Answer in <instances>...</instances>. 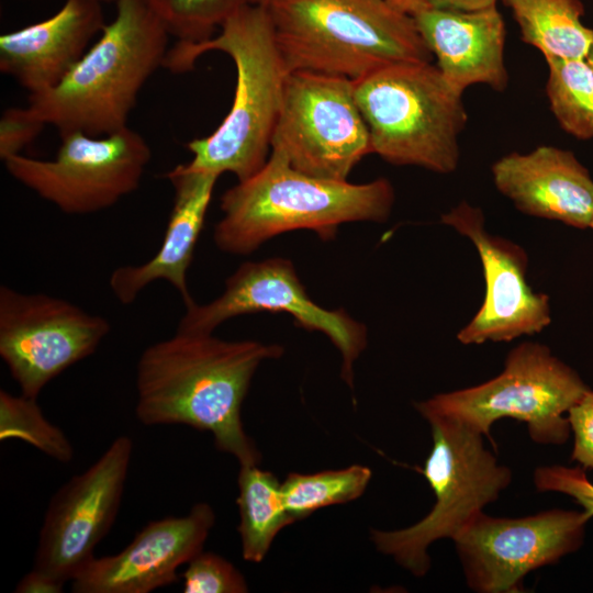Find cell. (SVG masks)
<instances>
[{
  "instance_id": "cell-37",
  "label": "cell",
  "mask_w": 593,
  "mask_h": 593,
  "mask_svg": "<svg viewBox=\"0 0 593 593\" xmlns=\"http://www.w3.org/2000/svg\"><path fill=\"white\" fill-rule=\"evenodd\" d=\"M100 2H108V1H112V0H99Z\"/></svg>"
},
{
  "instance_id": "cell-21",
  "label": "cell",
  "mask_w": 593,
  "mask_h": 593,
  "mask_svg": "<svg viewBox=\"0 0 593 593\" xmlns=\"http://www.w3.org/2000/svg\"><path fill=\"white\" fill-rule=\"evenodd\" d=\"M521 30L522 40L545 58L585 59L593 29L582 22L580 0H504Z\"/></svg>"
},
{
  "instance_id": "cell-5",
  "label": "cell",
  "mask_w": 593,
  "mask_h": 593,
  "mask_svg": "<svg viewBox=\"0 0 593 593\" xmlns=\"http://www.w3.org/2000/svg\"><path fill=\"white\" fill-rule=\"evenodd\" d=\"M287 70L358 80L384 66L432 61L414 18L387 0H270Z\"/></svg>"
},
{
  "instance_id": "cell-18",
  "label": "cell",
  "mask_w": 593,
  "mask_h": 593,
  "mask_svg": "<svg viewBox=\"0 0 593 593\" xmlns=\"http://www.w3.org/2000/svg\"><path fill=\"white\" fill-rule=\"evenodd\" d=\"M105 25L99 0H66L49 18L0 36V70L30 94L56 86Z\"/></svg>"
},
{
  "instance_id": "cell-29",
  "label": "cell",
  "mask_w": 593,
  "mask_h": 593,
  "mask_svg": "<svg viewBox=\"0 0 593 593\" xmlns=\"http://www.w3.org/2000/svg\"><path fill=\"white\" fill-rule=\"evenodd\" d=\"M47 125L30 107L9 108L0 118V158L20 155Z\"/></svg>"
},
{
  "instance_id": "cell-28",
  "label": "cell",
  "mask_w": 593,
  "mask_h": 593,
  "mask_svg": "<svg viewBox=\"0 0 593 593\" xmlns=\"http://www.w3.org/2000/svg\"><path fill=\"white\" fill-rule=\"evenodd\" d=\"M534 484L539 492H559L572 497L593 517V483L582 467L541 466L535 469Z\"/></svg>"
},
{
  "instance_id": "cell-10",
  "label": "cell",
  "mask_w": 593,
  "mask_h": 593,
  "mask_svg": "<svg viewBox=\"0 0 593 593\" xmlns=\"http://www.w3.org/2000/svg\"><path fill=\"white\" fill-rule=\"evenodd\" d=\"M53 159L11 156L9 175L66 214H91L111 208L139 187L152 152L145 138L125 126L93 136L59 135Z\"/></svg>"
},
{
  "instance_id": "cell-25",
  "label": "cell",
  "mask_w": 593,
  "mask_h": 593,
  "mask_svg": "<svg viewBox=\"0 0 593 593\" xmlns=\"http://www.w3.org/2000/svg\"><path fill=\"white\" fill-rule=\"evenodd\" d=\"M37 399L0 390V440L19 439L61 463L74 458V447L61 428L44 415Z\"/></svg>"
},
{
  "instance_id": "cell-31",
  "label": "cell",
  "mask_w": 593,
  "mask_h": 593,
  "mask_svg": "<svg viewBox=\"0 0 593 593\" xmlns=\"http://www.w3.org/2000/svg\"><path fill=\"white\" fill-rule=\"evenodd\" d=\"M64 585L31 569L18 582L15 593H60Z\"/></svg>"
},
{
  "instance_id": "cell-16",
  "label": "cell",
  "mask_w": 593,
  "mask_h": 593,
  "mask_svg": "<svg viewBox=\"0 0 593 593\" xmlns=\"http://www.w3.org/2000/svg\"><path fill=\"white\" fill-rule=\"evenodd\" d=\"M215 513L205 502L184 516L148 522L120 552L94 557L71 580L74 593H149L178 580V568L203 550Z\"/></svg>"
},
{
  "instance_id": "cell-20",
  "label": "cell",
  "mask_w": 593,
  "mask_h": 593,
  "mask_svg": "<svg viewBox=\"0 0 593 593\" xmlns=\"http://www.w3.org/2000/svg\"><path fill=\"white\" fill-rule=\"evenodd\" d=\"M413 18L437 68L452 86L462 91L473 85L496 91L506 88L505 24L496 7L475 11L427 8Z\"/></svg>"
},
{
  "instance_id": "cell-4",
  "label": "cell",
  "mask_w": 593,
  "mask_h": 593,
  "mask_svg": "<svg viewBox=\"0 0 593 593\" xmlns=\"http://www.w3.org/2000/svg\"><path fill=\"white\" fill-rule=\"evenodd\" d=\"M115 15L53 88L29 105L59 133L105 135L127 126L138 92L164 66L169 33L144 0H115Z\"/></svg>"
},
{
  "instance_id": "cell-23",
  "label": "cell",
  "mask_w": 593,
  "mask_h": 593,
  "mask_svg": "<svg viewBox=\"0 0 593 593\" xmlns=\"http://www.w3.org/2000/svg\"><path fill=\"white\" fill-rule=\"evenodd\" d=\"M551 112L560 126L579 139L593 138V68L586 59L545 58Z\"/></svg>"
},
{
  "instance_id": "cell-34",
  "label": "cell",
  "mask_w": 593,
  "mask_h": 593,
  "mask_svg": "<svg viewBox=\"0 0 593 593\" xmlns=\"http://www.w3.org/2000/svg\"><path fill=\"white\" fill-rule=\"evenodd\" d=\"M586 61L589 63V65L593 68V43L589 49V53L585 57Z\"/></svg>"
},
{
  "instance_id": "cell-35",
  "label": "cell",
  "mask_w": 593,
  "mask_h": 593,
  "mask_svg": "<svg viewBox=\"0 0 593 593\" xmlns=\"http://www.w3.org/2000/svg\"><path fill=\"white\" fill-rule=\"evenodd\" d=\"M270 0H251V4L267 7Z\"/></svg>"
},
{
  "instance_id": "cell-12",
  "label": "cell",
  "mask_w": 593,
  "mask_h": 593,
  "mask_svg": "<svg viewBox=\"0 0 593 593\" xmlns=\"http://www.w3.org/2000/svg\"><path fill=\"white\" fill-rule=\"evenodd\" d=\"M110 322L68 300L0 287V357L21 393L37 399L44 387L91 356Z\"/></svg>"
},
{
  "instance_id": "cell-22",
  "label": "cell",
  "mask_w": 593,
  "mask_h": 593,
  "mask_svg": "<svg viewBox=\"0 0 593 593\" xmlns=\"http://www.w3.org/2000/svg\"><path fill=\"white\" fill-rule=\"evenodd\" d=\"M237 483L242 556L258 563L278 533L295 521L284 506L281 483L272 472L259 469L258 465L240 466Z\"/></svg>"
},
{
  "instance_id": "cell-11",
  "label": "cell",
  "mask_w": 593,
  "mask_h": 593,
  "mask_svg": "<svg viewBox=\"0 0 593 593\" xmlns=\"http://www.w3.org/2000/svg\"><path fill=\"white\" fill-rule=\"evenodd\" d=\"M265 311L288 313L296 326L326 335L340 353L342 379L354 388V363L368 343L366 325L343 309L328 310L315 303L286 258L243 262L217 298L186 306L177 332L212 334L230 318Z\"/></svg>"
},
{
  "instance_id": "cell-7",
  "label": "cell",
  "mask_w": 593,
  "mask_h": 593,
  "mask_svg": "<svg viewBox=\"0 0 593 593\" xmlns=\"http://www.w3.org/2000/svg\"><path fill=\"white\" fill-rule=\"evenodd\" d=\"M433 447L421 470L435 494L429 513L416 524L395 530L371 529L376 548L415 577L430 569L428 547L454 539L512 481L508 467L485 448L484 436L446 416L425 417Z\"/></svg>"
},
{
  "instance_id": "cell-9",
  "label": "cell",
  "mask_w": 593,
  "mask_h": 593,
  "mask_svg": "<svg viewBox=\"0 0 593 593\" xmlns=\"http://www.w3.org/2000/svg\"><path fill=\"white\" fill-rule=\"evenodd\" d=\"M270 145V150L281 153L303 174L346 181L372 153L354 80L305 70L289 72Z\"/></svg>"
},
{
  "instance_id": "cell-2",
  "label": "cell",
  "mask_w": 593,
  "mask_h": 593,
  "mask_svg": "<svg viewBox=\"0 0 593 593\" xmlns=\"http://www.w3.org/2000/svg\"><path fill=\"white\" fill-rule=\"evenodd\" d=\"M211 51L227 54L235 65L234 99L213 133L187 144L192 158L183 165L217 176L231 172L243 181L268 159L289 74L267 7L246 5L206 41L177 42L168 51L164 66L175 72L186 71Z\"/></svg>"
},
{
  "instance_id": "cell-14",
  "label": "cell",
  "mask_w": 593,
  "mask_h": 593,
  "mask_svg": "<svg viewBox=\"0 0 593 593\" xmlns=\"http://www.w3.org/2000/svg\"><path fill=\"white\" fill-rule=\"evenodd\" d=\"M585 511L548 510L523 517L481 513L454 539L466 583L479 593L524 592L525 577L583 544Z\"/></svg>"
},
{
  "instance_id": "cell-8",
  "label": "cell",
  "mask_w": 593,
  "mask_h": 593,
  "mask_svg": "<svg viewBox=\"0 0 593 593\" xmlns=\"http://www.w3.org/2000/svg\"><path fill=\"white\" fill-rule=\"evenodd\" d=\"M589 388L550 349L525 342L507 355L503 371L481 384L436 394L415 404L425 418H454L488 439L492 425L511 417L527 425L538 444L561 445L570 436L569 410Z\"/></svg>"
},
{
  "instance_id": "cell-26",
  "label": "cell",
  "mask_w": 593,
  "mask_h": 593,
  "mask_svg": "<svg viewBox=\"0 0 593 593\" xmlns=\"http://www.w3.org/2000/svg\"><path fill=\"white\" fill-rule=\"evenodd\" d=\"M167 29L183 43H200L251 0H144Z\"/></svg>"
},
{
  "instance_id": "cell-15",
  "label": "cell",
  "mask_w": 593,
  "mask_h": 593,
  "mask_svg": "<svg viewBox=\"0 0 593 593\" xmlns=\"http://www.w3.org/2000/svg\"><path fill=\"white\" fill-rule=\"evenodd\" d=\"M440 220L475 247L485 281L484 300L457 339L463 345H481L510 342L545 329L551 322L549 296L535 292L527 283L528 258L524 248L489 233L482 210L467 201Z\"/></svg>"
},
{
  "instance_id": "cell-36",
  "label": "cell",
  "mask_w": 593,
  "mask_h": 593,
  "mask_svg": "<svg viewBox=\"0 0 593 593\" xmlns=\"http://www.w3.org/2000/svg\"><path fill=\"white\" fill-rule=\"evenodd\" d=\"M590 228H592V231H593V219H592V222H591Z\"/></svg>"
},
{
  "instance_id": "cell-1",
  "label": "cell",
  "mask_w": 593,
  "mask_h": 593,
  "mask_svg": "<svg viewBox=\"0 0 593 593\" xmlns=\"http://www.w3.org/2000/svg\"><path fill=\"white\" fill-rule=\"evenodd\" d=\"M283 353L279 344L176 331L137 360L135 416L146 426L210 432L216 449L240 466L258 465L261 455L244 429L242 405L259 365Z\"/></svg>"
},
{
  "instance_id": "cell-32",
  "label": "cell",
  "mask_w": 593,
  "mask_h": 593,
  "mask_svg": "<svg viewBox=\"0 0 593 593\" xmlns=\"http://www.w3.org/2000/svg\"><path fill=\"white\" fill-rule=\"evenodd\" d=\"M497 0H427L428 8L475 11L491 7H496Z\"/></svg>"
},
{
  "instance_id": "cell-33",
  "label": "cell",
  "mask_w": 593,
  "mask_h": 593,
  "mask_svg": "<svg viewBox=\"0 0 593 593\" xmlns=\"http://www.w3.org/2000/svg\"><path fill=\"white\" fill-rule=\"evenodd\" d=\"M389 3L412 16L428 8L427 0H387Z\"/></svg>"
},
{
  "instance_id": "cell-17",
  "label": "cell",
  "mask_w": 593,
  "mask_h": 593,
  "mask_svg": "<svg viewBox=\"0 0 593 593\" xmlns=\"http://www.w3.org/2000/svg\"><path fill=\"white\" fill-rule=\"evenodd\" d=\"M491 172L496 189L523 213L590 227L593 179L573 153L544 145L501 157Z\"/></svg>"
},
{
  "instance_id": "cell-27",
  "label": "cell",
  "mask_w": 593,
  "mask_h": 593,
  "mask_svg": "<svg viewBox=\"0 0 593 593\" xmlns=\"http://www.w3.org/2000/svg\"><path fill=\"white\" fill-rule=\"evenodd\" d=\"M184 593H245L248 585L243 573L214 552L201 551L182 573Z\"/></svg>"
},
{
  "instance_id": "cell-6",
  "label": "cell",
  "mask_w": 593,
  "mask_h": 593,
  "mask_svg": "<svg viewBox=\"0 0 593 593\" xmlns=\"http://www.w3.org/2000/svg\"><path fill=\"white\" fill-rule=\"evenodd\" d=\"M371 152L392 165L450 174L468 115L463 91L432 61L396 63L354 80Z\"/></svg>"
},
{
  "instance_id": "cell-19",
  "label": "cell",
  "mask_w": 593,
  "mask_h": 593,
  "mask_svg": "<svg viewBox=\"0 0 593 593\" xmlns=\"http://www.w3.org/2000/svg\"><path fill=\"white\" fill-rule=\"evenodd\" d=\"M166 177L174 187L175 198L159 249L143 264L114 269L109 278L112 293L124 305L133 303L145 288L158 280L171 284L184 306L194 302L187 272L220 176L190 170L179 164Z\"/></svg>"
},
{
  "instance_id": "cell-30",
  "label": "cell",
  "mask_w": 593,
  "mask_h": 593,
  "mask_svg": "<svg viewBox=\"0 0 593 593\" xmlns=\"http://www.w3.org/2000/svg\"><path fill=\"white\" fill-rule=\"evenodd\" d=\"M567 416L574 439L571 460L593 469V391L588 389Z\"/></svg>"
},
{
  "instance_id": "cell-3",
  "label": "cell",
  "mask_w": 593,
  "mask_h": 593,
  "mask_svg": "<svg viewBox=\"0 0 593 593\" xmlns=\"http://www.w3.org/2000/svg\"><path fill=\"white\" fill-rule=\"evenodd\" d=\"M394 189L385 178L350 183L313 177L294 169L277 150L251 177L226 190L213 240L223 253L249 255L282 233L310 230L333 239L349 222H384Z\"/></svg>"
},
{
  "instance_id": "cell-13",
  "label": "cell",
  "mask_w": 593,
  "mask_h": 593,
  "mask_svg": "<svg viewBox=\"0 0 593 593\" xmlns=\"http://www.w3.org/2000/svg\"><path fill=\"white\" fill-rule=\"evenodd\" d=\"M133 452L116 437L85 471L52 495L38 533L32 570L64 585L96 557L120 510Z\"/></svg>"
},
{
  "instance_id": "cell-24",
  "label": "cell",
  "mask_w": 593,
  "mask_h": 593,
  "mask_svg": "<svg viewBox=\"0 0 593 593\" xmlns=\"http://www.w3.org/2000/svg\"><path fill=\"white\" fill-rule=\"evenodd\" d=\"M371 475V470L360 465L310 474L289 473L281 483L283 503L294 521L303 519L320 508L358 499Z\"/></svg>"
}]
</instances>
